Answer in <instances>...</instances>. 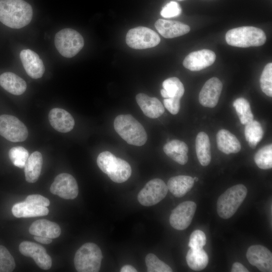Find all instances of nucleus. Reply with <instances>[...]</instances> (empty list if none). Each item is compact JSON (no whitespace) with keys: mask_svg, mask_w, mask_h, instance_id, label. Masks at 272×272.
I'll return each mask as SVG.
<instances>
[{"mask_svg":"<svg viewBox=\"0 0 272 272\" xmlns=\"http://www.w3.org/2000/svg\"><path fill=\"white\" fill-rule=\"evenodd\" d=\"M31 6L24 0H4L0 2V21L13 29L29 24L32 18Z\"/></svg>","mask_w":272,"mask_h":272,"instance_id":"f257e3e1","label":"nucleus"},{"mask_svg":"<svg viewBox=\"0 0 272 272\" xmlns=\"http://www.w3.org/2000/svg\"><path fill=\"white\" fill-rule=\"evenodd\" d=\"M114 128L119 135L129 145L142 146L148 139L143 126L131 115L120 114L114 121Z\"/></svg>","mask_w":272,"mask_h":272,"instance_id":"f03ea898","label":"nucleus"},{"mask_svg":"<svg viewBox=\"0 0 272 272\" xmlns=\"http://www.w3.org/2000/svg\"><path fill=\"white\" fill-rule=\"evenodd\" d=\"M97 164L101 170L116 183L126 181L131 174L130 165L109 151H104L99 154Z\"/></svg>","mask_w":272,"mask_h":272,"instance_id":"7ed1b4c3","label":"nucleus"},{"mask_svg":"<svg viewBox=\"0 0 272 272\" xmlns=\"http://www.w3.org/2000/svg\"><path fill=\"white\" fill-rule=\"evenodd\" d=\"M225 38L229 45L243 48L261 46L266 39L263 30L253 26L240 27L229 30Z\"/></svg>","mask_w":272,"mask_h":272,"instance_id":"20e7f679","label":"nucleus"},{"mask_svg":"<svg viewBox=\"0 0 272 272\" xmlns=\"http://www.w3.org/2000/svg\"><path fill=\"white\" fill-rule=\"evenodd\" d=\"M247 193L243 184H237L226 190L218 199L217 213L222 219L231 218L245 198Z\"/></svg>","mask_w":272,"mask_h":272,"instance_id":"39448f33","label":"nucleus"},{"mask_svg":"<svg viewBox=\"0 0 272 272\" xmlns=\"http://www.w3.org/2000/svg\"><path fill=\"white\" fill-rule=\"evenodd\" d=\"M103 256L101 249L94 243L88 242L76 252L74 264L79 272H97L100 268Z\"/></svg>","mask_w":272,"mask_h":272,"instance_id":"423d86ee","label":"nucleus"},{"mask_svg":"<svg viewBox=\"0 0 272 272\" xmlns=\"http://www.w3.org/2000/svg\"><path fill=\"white\" fill-rule=\"evenodd\" d=\"M54 44L62 56L71 58L77 54L83 48L84 40L83 36L76 30L65 28L55 34Z\"/></svg>","mask_w":272,"mask_h":272,"instance_id":"0eeeda50","label":"nucleus"},{"mask_svg":"<svg viewBox=\"0 0 272 272\" xmlns=\"http://www.w3.org/2000/svg\"><path fill=\"white\" fill-rule=\"evenodd\" d=\"M128 46L135 49H143L157 46L160 42L159 35L146 27H137L130 29L126 35Z\"/></svg>","mask_w":272,"mask_h":272,"instance_id":"6e6552de","label":"nucleus"},{"mask_svg":"<svg viewBox=\"0 0 272 272\" xmlns=\"http://www.w3.org/2000/svg\"><path fill=\"white\" fill-rule=\"evenodd\" d=\"M0 135L12 142L24 141L28 135L25 125L16 117L7 114L0 115Z\"/></svg>","mask_w":272,"mask_h":272,"instance_id":"1a4fd4ad","label":"nucleus"},{"mask_svg":"<svg viewBox=\"0 0 272 272\" xmlns=\"http://www.w3.org/2000/svg\"><path fill=\"white\" fill-rule=\"evenodd\" d=\"M168 189L161 179L155 178L148 181L138 195V200L143 206H154L165 198Z\"/></svg>","mask_w":272,"mask_h":272,"instance_id":"9d476101","label":"nucleus"},{"mask_svg":"<svg viewBox=\"0 0 272 272\" xmlns=\"http://www.w3.org/2000/svg\"><path fill=\"white\" fill-rule=\"evenodd\" d=\"M196 209V203L192 201H185L174 209L170 216L169 222L175 229L183 230L190 224Z\"/></svg>","mask_w":272,"mask_h":272,"instance_id":"9b49d317","label":"nucleus"},{"mask_svg":"<svg viewBox=\"0 0 272 272\" xmlns=\"http://www.w3.org/2000/svg\"><path fill=\"white\" fill-rule=\"evenodd\" d=\"M50 190L52 194L66 199L75 198L79 193L76 179L72 175L66 173H60L55 178Z\"/></svg>","mask_w":272,"mask_h":272,"instance_id":"f8f14e48","label":"nucleus"},{"mask_svg":"<svg viewBox=\"0 0 272 272\" xmlns=\"http://www.w3.org/2000/svg\"><path fill=\"white\" fill-rule=\"evenodd\" d=\"M19 249L23 255L32 257L40 268L46 270L51 267V258L42 246L32 242L23 241L20 243Z\"/></svg>","mask_w":272,"mask_h":272,"instance_id":"ddd939ff","label":"nucleus"},{"mask_svg":"<svg viewBox=\"0 0 272 272\" xmlns=\"http://www.w3.org/2000/svg\"><path fill=\"white\" fill-rule=\"evenodd\" d=\"M246 257L249 263L260 271H272V254L266 247L260 245H251L247 249Z\"/></svg>","mask_w":272,"mask_h":272,"instance_id":"4468645a","label":"nucleus"},{"mask_svg":"<svg viewBox=\"0 0 272 272\" xmlns=\"http://www.w3.org/2000/svg\"><path fill=\"white\" fill-rule=\"evenodd\" d=\"M216 55L209 49H202L190 53L184 58L183 66L191 71H199L214 63Z\"/></svg>","mask_w":272,"mask_h":272,"instance_id":"2eb2a0df","label":"nucleus"},{"mask_svg":"<svg viewBox=\"0 0 272 272\" xmlns=\"http://www.w3.org/2000/svg\"><path fill=\"white\" fill-rule=\"evenodd\" d=\"M223 85L217 78L208 80L203 86L199 94V102L205 107L213 108L217 104Z\"/></svg>","mask_w":272,"mask_h":272,"instance_id":"dca6fc26","label":"nucleus"},{"mask_svg":"<svg viewBox=\"0 0 272 272\" xmlns=\"http://www.w3.org/2000/svg\"><path fill=\"white\" fill-rule=\"evenodd\" d=\"M20 59L27 75L32 79L41 78L45 72V66L41 59L30 49L22 50L20 53Z\"/></svg>","mask_w":272,"mask_h":272,"instance_id":"f3484780","label":"nucleus"},{"mask_svg":"<svg viewBox=\"0 0 272 272\" xmlns=\"http://www.w3.org/2000/svg\"><path fill=\"white\" fill-rule=\"evenodd\" d=\"M48 119L52 127L60 132H68L75 125V120L72 115L61 108L52 109L49 113Z\"/></svg>","mask_w":272,"mask_h":272,"instance_id":"a211bd4d","label":"nucleus"},{"mask_svg":"<svg viewBox=\"0 0 272 272\" xmlns=\"http://www.w3.org/2000/svg\"><path fill=\"white\" fill-rule=\"evenodd\" d=\"M155 26L158 32L166 38H172L183 35L190 31L189 26L182 23L158 19L155 24Z\"/></svg>","mask_w":272,"mask_h":272,"instance_id":"6ab92c4d","label":"nucleus"},{"mask_svg":"<svg viewBox=\"0 0 272 272\" xmlns=\"http://www.w3.org/2000/svg\"><path fill=\"white\" fill-rule=\"evenodd\" d=\"M135 98L144 114L149 118H157L165 111L164 106L156 97H151L144 93H139Z\"/></svg>","mask_w":272,"mask_h":272,"instance_id":"aec40b11","label":"nucleus"},{"mask_svg":"<svg viewBox=\"0 0 272 272\" xmlns=\"http://www.w3.org/2000/svg\"><path fill=\"white\" fill-rule=\"evenodd\" d=\"M29 231L34 236L51 239L58 237L61 233L60 228L57 224L46 219H39L34 222L30 226Z\"/></svg>","mask_w":272,"mask_h":272,"instance_id":"412c9836","label":"nucleus"},{"mask_svg":"<svg viewBox=\"0 0 272 272\" xmlns=\"http://www.w3.org/2000/svg\"><path fill=\"white\" fill-rule=\"evenodd\" d=\"M0 85L7 91L15 95H22L27 88L26 82L12 72H5L0 75Z\"/></svg>","mask_w":272,"mask_h":272,"instance_id":"4be33fe9","label":"nucleus"},{"mask_svg":"<svg viewBox=\"0 0 272 272\" xmlns=\"http://www.w3.org/2000/svg\"><path fill=\"white\" fill-rule=\"evenodd\" d=\"M217 143L219 150L226 154L237 153L241 148L240 143L236 136L225 129L218 132Z\"/></svg>","mask_w":272,"mask_h":272,"instance_id":"5701e85b","label":"nucleus"},{"mask_svg":"<svg viewBox=\"0 0 272 272\" xmlns=\"http://www.w3.org/2000/svg\"><path fill=\"white\" fill-rule=\"evenodd\" d=\"M163 150L169 157L178 164L184 165L187 162L188 148L184 142L178 140H172L164 145Z\"/></svg>","mask_w":272,"mask_h":272,"instance_id":"b1692460","label":"nucleus"},{"mask_svg":"<svg viewBox=\"0 0 272 272\" xmlns=\"http://www.w3.org/2000/svg\"><path fill=\"white\" fill-rule=\"evenodd\" d=\"M194 185L193 178L187 175H178L171 177L167 182V187L176 197L183 196Z\"/></svg>","mask_w":272,"mask_h":272,"instance_id":"393cba45","label":"nucleus"},{"mask_svg":"<svg viewBox=\"0 0 272 272\" xmlns=\"http://www.w3.org/2000/svg\"><path fill=\"white\" fill-rule=\"evenodd\" d=\"M12 212L17 218H30L46 216L49 210L47 207L36 206L24 201L14 205Z\"/></svg>","mask_w":272,"mask_h":272,"instance_id":"a878e982","label":"nucleus"},{"mask_svg":"<svg viewBox=\"0 0 272 272\" xmlns=\"http://www.w3.org/2000/svg\"><path fill=\"white\" fill-rule=\"evenodd\" d=\"M43 164L41 154L38 151L33 152L29 156L25 165V175L26 181L34 183L38 179Z\"/></svg>","mask_w":272,"mask_h":272,"instance_id":"bb28decb","label":"nucleus"},{"mask_svg":"<svg viewBox=\"0 0 272 272\" xmlns=\"http://www.w3.org/2000/svg\"><path fill=\"white\" fill-rule=\"evenodd\" d=\"M195 150L197 159L203 166H208L211 160L210 142L205 132H199L195 139Z\"/></svg>","mask_w":272,"mask_h":272,"instance_id":"cd10ccee","label":"nucleus"},{"mask_svg":"<svg viewBox=\"0 0 272 272\" xmlns=\"http://www.w3.org/2000/svg\"><path fill=\"white\" fill-rule=\"evenodd\" d=\"M163 89L161 94L164 98L180 99L184 93L183 84L176 77H171L164 80L162 83Z\"/></svg>","mask_w":272,"mask_h":272,"instance_id":"c85d7f7f","label":"nucleus"},{"mask_svg":"<svg viewBox=\"0 0 272 272\" xmlns=\"http://www.w3.org/2000/svg\"><path fill=\"white\" fill-rule=\"evenodd\" d=\"M186 260L188 266L191 269L199 271L207 266L209 262V257L202 248H190L187 253Z\"/></svg>","mask_w":272,"mask_h":272,"instance_id":"c756f323","label":"nucleus"},{"mask_svg":"<svg viewBox=\"0 0 272 272\" xmlns=\"http://www.w3.org/2000/svg\"><path fill=\"white\" fill-rule=\"evenodd\" d=\"M244 133L249 146L252 149H254L262 139L263 130L260 123L253 120L246 124Z\"/></svg>","mask_w":272,"mask_h":272,"instance_id":"7c9ffc66","label":"nucleus"},{"mask_svg":"<svg viewBox=\"0 0 272 272\" xmlns=\"http://www.w3.org/2000/svg\"><path fill=\"white\" fill-rule=\"evenodd\" d=\"M233 106L242 124L246 125L253 120V115L246 99L242 97L236 99L233 102Z\"/></svg>","mask_w":272,"mask_h":272,"instance_id":"2f4dec72","label":"nucleus"},{"mask_svg":"<svg viewBox=\"0 0 272 272\" xmlns=\"http://www.w3.org/2000/svg\"><path fill=\"white\" fill-rule=\"evenodd\" d=\"M254 160L256 165L262 169L272 167V145L264 146L255 154Z\"/></svg>","mask_w":272,"mask_h":272,"instance_id":"473e14b6","label":"nucleus"},{"mask_svg":"<svg viewBox=\"0 0 272 272\" xmlns=\"http://www.w3.org/2000/svg\"><path fill=\"white\" fill-rule=\"evenodd\" d=\"M9 158L13 164L20 168H24L29 157L28 151L21 146L11 148L9 152Z\"/></svg>","mask_w":272,"mask_h":272,"instance_id":"72a5a7b5","label":"nucleus"},{"mask_svg":"<svg viewBox=\"0 0 272 272\" xmlns=\"http://www.w3.org/2000/svg\"><path fill=\"white\" fill-rule=\"evenodd\" d=\"M145 262L149 272H171L172 268L153 253L147 255Z\"/></svg>","mask_w":272,"mask_h":272,"instance_id":"f704fd0d","label":"nucleus"},{"mask_svg":"<svg viewBox=\"0 0 272 272\" xmlns=\"http://www.w3.org/2000/svg\"><path fill=\"white\" fill-rule=\"evenodd\" d=\"M260 85L262 92L269 97L272 96V63L264 67L260 78Z\"/></svg>","mask_w":272,"mask_h":272,"instance_id":"c9c22d12","label":"nucleus"},{"mask_svg":"<svg viewBox=\"0 0 272 272\" xmlns=\"http://www.w3.org/2000/svg\"><path fill=\"white\" fill-rule=\"evenodd\" d=\"M13 256L4 246L0 245V272H11L15 268Z\"/></svg>","mask_w":272,"mask_h":272,"instance_id":"e433bc0d","label":"nucleus"},{"mask_svg":"<svg viewBox=\"0 0 272 272\" xmlns=\"http://www.w3.org/2000/svg\"><path fill=\"white\" fill-rule=\"evenodd\" d=\"M206 244V236L205 233L200 230H196L191 234L188 246L190 248L194 249H201Z\"/></svg>","mask_w":272,"mask_h":272,"instance_id":"4c0bfd02","label":"nucleus"},{"mask_svg":"<svg viewBox=\"0 0 272 272\" xmlns=\"http://www.w3.org/2000/svg\"><path fill=\"white\" fill-rule=\"evenodd\" d=\"M182 9L179 4L171 1L162 8L160 14L164 18H171L180 15Z\"/></svg>","mask_w":272,"mask_h":272,"instance_id":"58836bf2","label":"nucleus"},{"mask_svg":"<svg viewBox=\"0 0 272 272\" xmlns=\"http://www.w3.org/2000/svg\"><path fill=\"white\" fill-rule=\"evenodd\" d=\"M25 201L32 205L45 207L50 205V201L48 198L39 194L28 195Z\"/></svg>","mask_w":272,"mask_h":272,"instance_id":"ea45409f","label":"nucleus"},{"mask_svg":"<svg viewBox=\"0 0 272 272\" xmlns=\"http://www.w3.org/2000/svg\"><path fill=\"white\" fill-rule=\"evenodd\" d=\"M165 107L172 114L178 113L180 108V99L165 98L163 100Z\"/></svg>","mask_w":272,"mask_h":272,"instance_id":"a19ab883","label":"nucleus"},{"mask_svg":"<svg viewBox=\"0 0 272 272\" xmlns=\"http://www.w3.org/2000/svg\"><path fill=\"white\" fill-rule=\"evenodd\" d=\"M232 272H248L249 270L241 263L236 262L232 265Z\"/></svg>","mask_w":272,"mask_h":272,"instance_id":"79ce46f5","label":"nucleus"},{"mask_svg":"<svg viewBox=\"0 0 272 272\" xmlns=\"http://www.w3.org/2000/svg\"><path fill=\"white\" fill-rule=\"evenodd\" d=\"M34 239L37 242L44 244H48L52 242V239L39 236H34Z\"/></svg>","mask_w":272,"mask_h":272,"instance_id":"37998d69","label":"nucleus"},{"mask_svg":"<svg viewBox=\"0 0 272 272\" xmlns=\"http://www.w3.org/2000/svg\"><path fill=\"white\" fill-rule=\"evenodd\" d=\"M121 272H137V270L130 265H125L123 266L121 269Z\"/></svg>","mask_w":272,"mask_h":272,"instance_id":"c03bdc74","label":"nucleus"},{"mask_svg":"<svg viewBox=\"0 0 272 272\" xmlns=\"http://www.w3.org/2000/svg\"><path fill=\"white\" fill-rule=\"evenodd\" d=\"M194 181H197L198 180V178L196 177H194L193 178Z\"/></svg>","mask_w":272,"mask_h":272,"instance_id":"a18cd8bd","label":"nucleus"},{"mask_svg":"<svg viewBox=\"0 0 272 272\" xmlns=\"http://www.w3.org/2000/svg\"><path fill=\"white\" fill-rule=\"evenodd\" d=\"M4 0H0V2L3 1Z\"/></svg>","mask_w":272,"mask_h":272,"instance_id":"49530a36","label":"nucleus"},{"mask_svg":"<svg viewBox=\"0 0 272 272\" xmlns=\"http://www.w3.org/2000/svg\"><path fill=\"white\" fill-rule=\"evenodd\" d=\"M179 1H182V0H179Z\"/></svg>","mask_w":272,"mask_h":272,"instance_id":"de8ad7c7","label":"nucleus"}]
</instances>
